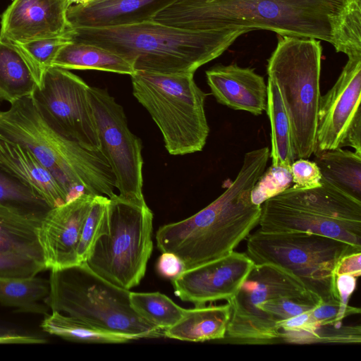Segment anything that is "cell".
<instances>
[{
	"label": "cell",
	"instance_id": "1",
	"mask_svg": "<svg viewBox=\"0 0 361 361\" xmlns=\"http://www.w3.org/2000/svg\"><path fill=\"white\" fill-rule=\"evenodd\" d=\"M343 0H177L152 20L185 29L214 31L231 45L242 35L267 30L332 44Z\"/></svg>",
	"mask_w": 361,
	"mask_h": 361
},
{
	"label": "cell",
	"instance_id": "2",
	"mask_svg": "<svg viewBox=\"0 0 361 361\" xmlns=\"http://www.w3.org/2000/svg\"><path fill=\"white\" fill-rule=\"evenodd\" d=\"M269 150L246 152L236 177L219 197L194 215L161 226L156 234L159 250L179 257L185 270L233 252L259 224L262 207L252 202L251 191L266 169Z\"/></svg>",
	"mask_w": 361,
	"mask_h": 361
},
{
	"label": "cell",
	"instance_id": "3",
	"mask_svg": "<svg viewBox=\"0 0 361 361\" xmlns=\"http://www.w3.org/2000/svg\"><path fill=\"white\" fill-rule=\"evenodd\" d=\"M73 41L95 44L130 61L135 71L195 72L231 45L214 31L181 28L154 20L69 29Z\"/></svg>",
	"mask_w": 361,
	"mask_h": 361
},
{
	"label": "cell",
	"instance_id": "4",
	"mask_svg": "<svg viewBox=\"0 0 361 361\" xmlns=\"http://www.w3.org/2000/svg\"><path fill=\"white\" fill-rule=\"evenodd\" d=\"M0 135L30 150L65 191L68 202L88 194L110 198L116 178L101 150H90L54 130L30 96L0 111Z\"/></svg>",
	"mask_w": 361,
	"mask_h": 361
},
{
	"label": "cell",
	"instance_id": "5",
	"mask_svg": "<svg viewBox=\"0 0 361 361\" xmlns=\"http://www.w3.org/2000/svg\"><path fill=\"white\" fill-rule=\"evenodd\" d=\"M44 300L51 311L64 312L93 326L137 340L164 336V331L131 307L130 290L103 279L85 263L51 270Z\"/></svg>",
	"mask_w": 361,
	"mask_h": 361
},
{
	"label": "cell",
	"instance_id": "6",
	"mask_svg": "<svg viewBox=\"0 0 361 361\" xmlns=\"http://www.w3.org/2000/svg\"><path fill=\"white\" fill-rule=\"evenodd\" d=\"M319 187L290 186L262 205L260 230L304 231L361 248V200L322 178Z\"/></svg>",
	"mask_w": 361,
	"mask_h": 361
},
{
	"label": "cell",
	"instance_id": "7",
	"mask_svg": "<svg viewBox=\"0 0 361 361\" xmlns=\"http://www.w3.org/2000/svg\"><path fill=\"white\" fill-rule=\"evenodd\" d=\"M130 77L133 94L157 125L169 153L202 151L209 133L207 94L197 85L194 73L135 71Z\"/></svg>",
	"mask_w": 361,
	"mask_h": 361
},
{
	"label": "cell",
	"instance_id": "8",
	"mask_svg": "<svg viewBox=\"0 0 361 361\" xmlns=\"http://www.w3.org/2000/svg\"><path fill=\"white\" fill-rule=\"evenodd\" d=\"M277 36V45L267 61V72L277 84L290 118L295 158L307 159L317 147L322 95L321 41Z\"/></svg>",
	"mask_w": 361,
	"mask_h": 361
},
{
	"label": "cell",
	"instance_id": "9",
	"mask_svg": "<svg viewBox=\"0 0 361 361\" xmlns=\"http://www.w3.org/2000/svg\"><path fill=\"white\" fill-rule=\"evenodd\" d=\"M108 214V233L97 238L84 262L109 282L130 290L144 277L152 252L153 214L145 200L114 194Z\"/></svg>",
	"mask_w": 361,
	"mask_h": 361
},
{
	"label": "cell",
	"instance_id": "10",
	"mask_svg": "<svg viewBox=\"0 0 361 361\" xmlns=\"http://www.w3.org/2000/svg\"><path fill=\"white\" fill-rule=\"evenodd\" d=\"M358 252L361 248L322 235L259 229L248 236L245 253L255 264L269 263L287 270L322 302H328L339 301L334 274L338 261Z\"/></svg>",
	"mask_w": 361,
	"mask_h": 361
},
{
	"label": "cell",
	"instance_id": "11",
	"mask_svg": "<svg viewBox=\"0 0 361 361\" xmlns=\"http://www.w3.org/2000/svg\"><path fill=\"white\" fill-rule=\"evenodd\" d=\"M280 297L322 302L287 270L269 263L255 264L235 294L227 300L231 316L224 338L234 343L276 341L257 307L266 300Z\"/></svg>",
	"mask_w": 361,
	"mask_h": 361
},
{
	"label": "cell",
	"instance_id": "12",
	"mask_svg": "<svg viewBox=\"0 0 361 361\" xmlns=\"http://www.w3.org/2000/svg\"><path fill=\"white\" fill-rule=\"evenodd\" d=\"M90 86L68 70L50 67L31 97L45 121L65 137L90 150L100 144Z\"/></svg>",
	"mask_w": 361,
	"mask_h": 361
},
{
	"label": "cell",
	"instance_id": "13",
	"mask_svg": "<svg viewBox=\"0 0 361 361\" xmlns=\"http://www.w3.org/2000/svg\"><path fill=\"white\" fill-rule=\"evenodd\" d=\"M89 92L100 150L114 173L119 195L145 200L140 140L130 130L123 107L106 90L90 86Z\"/></svg>",
	"mask_w": 361,
	"mask_h": 361
},
{
	"label": "cell",
	"instance_id": "14",
	"mask_svg": "<svg viewBox=\"0 0 361 361\" xmlns=\"http://www.w3.org/2000/svg\"><path fill=\"white\" fill-rule=\"evenodd\" d=\"M360 95L361 56H350L335 84L321 95L316 149L348 146L361 154Z\"/></svg>",
	"mask_w": 361,
	"mask_h": 361
},
{
	"label": "cell",
	"instance_id": "15",
	"mask_svg": "<svg viewBox=\"0 0 361 361\" xmlns=\"http://www.w3.org/2000/svg\"><path fill=\"white\" fill-rule=\"evenodd\" d=\"M246 253L231 252L216 260L185 270L171 279L174 293L195 307L233 297L254 267Z\"/></svg>",
	"mask_w": 361,
	"mask_h": 361
},
{
	"label": "cell",
	"instance_id": "16",
	"mask_svg": "<svg viewBox=\"0 0 361 361\" xmlns=\"http://www.w3.org/2000/svg\"><path fill=\"white\" fill-rule=\"evenodd\" d=\"M95 195L84 194L51 208L37 231L46 269L80 264L78 247L84 222Z\"/></svg>",
	"mask_w": 361,
	"mask_h": 361
},
{
	"label": "cell",
	"instance_id": "17",
	"mask_svg": "<svg viewBox=\"0 0 361 361\" xmlns=\"http://www.w3.org/2000/svg\"><path fill=\"white\" fill-rule=\"evenodd\" d=\"M70 6L68 0H13L1 15L0 35L16 44L63 36Z\"/></svg>",
	"mask_w": 361,
	"mask_h": 361
},
{
	"label": "cell",
	"instance_id": "18",
	"mask_svg": "<svg viewBox=\"0 0 361 361\" xmlns=\"http://www.w3.org/2000/svg\"><path fill=\"white\" fill-rule=\"evenodd\" d=\"M205 73L211 93L219 104L255 116L266 110L267 84L255 69L235 63L219 64Z\"/></svg>",
	"mask_w": 361,
	"mask_h": 361
},
{
	"label": "cell",
	"instance_id": "19",
	"mask_svg": "<svg viewBox=\"0 0 361 361\" xmlns=\"http://www.w3.org/2000/svg\"><path fill=\"white\" fill-rule=\"evenodd\" d=\"M177 0H92L71 5L67 10L69 29L102 27L152 20Z\"/></svg>",
	"mask_w": 361,
	"mask_h": 361
},
{
	"label": "cell",
	"instance_id": "20",
	"mask_svg": "<svg viewBox=\"0 0 361 361\" xmlns=\"http://www.w3.org/2000/svg\"><path fill=\"white\" fill-rule=\"evenodd\" d=\"M0 168L42 197L51 208L68 202L65 191L30 150L1 135Z\"/></svg>",
	"mask_w": 361,
	"mask_h": 361
},
{
	"label": "cell",
	"instance_id": "21",
	"mask_svg": "<svg viewBox=\"0 0 361 361\" xmlns=\"http://www.w3.org/2000/svg\"><path fill=\"white\" fill-rule=\"evenodd\" d=\"M230 316L228 303L185 309L178 322L164 330V336L191 342L224 339Z\"/></svg>",
	"mask_w": 361,
	"mask_h": 361
},
{
	"label": "cell",
	"instance_id": "22",
	"mask_svg": "<svg viewBox=\"0 0 361 361\" xmlns=\"http://www.w3.org/2000/svg\"><path fill=\"white\" fill-rule=\"evenodd\" d=\"M51 67L66 70H96L131 75L133 64L124 57L102 47L70 41L58 51Z\"/></svg>",
	"mask_w": 361,
	"mask_h": 361
},
{
	"label": "cell",
	"instance_id": "23",
	"mask_svg": "<svg viewBox=\"0 0 361 361\" xmlns=\"http://www.w3.org/2000/svg\"><path fill=\"white\" fill-rule=\"evenodd\" d=\"M37 82L23 52L0 35V100L10 104L32 95Z\"/></svg>",
	"mask_w": 361,
	"mask_h": 361
},
{
	"label": "cell",
	"instance_id": "24",
	"mask_svg": "<svg viewBox=\"0 0 361 361\" xmlns=\"http://www.w3.org/2000/svg\"><path fill=\"white\" fill-rule=\"evenodd\" d=\"M313 154L323 179L361 200V154L336 148L316 149Z\"/></svg>",
	"mask_w": 361,
	"mask_h": 361
},
{
	"label": "cell",
	"instance_id": "25",
	"mask_svg": "<svg viewBox=\"0 0 361 361\" xmlns=\"http://www.w3.org/2000/svg\"><path fill=\"white\" fill-rule=\"evenodd\" d=\"M266 111L271 127L269 158L273 166H290L296 159L290 118L276 82L268 77Z\"/></svg>",
	"mask_w": 361,
	"mask_h": 361
},
{
	"label": "cell",
	"instance_id": "26",
	"mask_svg": "<svg viewBox=\"0 0 361 361\" xmlns=\"http://www.w3.org/2000/svg\"><path fill=\"white\" fill-rule=\"evenodd\" d=\"M40 223L0 207V250L24 255L44 264L37 237Z\"/></svg>",
	"mask_w": 361,
	"mask_h": 361
},
{
	"label": "cell",
	"instance_id": "27",
	"mask_svg": "<svg viewBox=\"0 0 361 361\" xmlns=\"http://www.w3.org/2000/svg\"><path fill=\"white\" fill-rule=\"evenodd\" d=\"M49 281L34 276L0 278V303L18 312L47 314L44 300L49 293Z\"/></svg>",
	"mask_w": 361,
	"mask_h": 361
},
{
	"label": "cell",
	"instance_id": "28",
	"mask_svg": "<svg viewBox=\"0 0 361 361\" xmlns=\"http://www.w3.org/2000/svg\"><path fill=\"white\" fill-rule=\"evenodd\" d=\"M41 328L47 333L64 339L84 343H123L133 338L93 326L75 317L51 311L45 315Z\"/></svg>",
	"mask_w": 361,
	"mask_h": 361
},
{
	"label": "cell",
	"instance_id": "29",
	"mask_svg": "<svg viewBox=\"0 0 361 361\" xmlns=\"http://www.w3.org/2000/svg\"><path fill=\"white\" fill-rule=\"evenodd\" d=\"M0 207L39 221L51 209L42 197L1 168Z\"/></svg>",
	"mask_w": 361,
	"mask_h": 361
},
{
	"label": "cell",
	"instance_id": "30",
	"mask_svg": "<svg viewBox=\"0 0 361 361\" xmlns=\"http://www.w3.org/2000/svg\"><path fill=\"white\" fill-rule=\"evenodd\" d=\"M130 301L142 319L163 331L178 322L185 310L159 292H130Z\"/></svg>",
	"mask_w": 361,
	"mask_h": 361
},
{
	"label": "cell",
	"instance_id": "31",
	"mask_svg": "<svg viewBox=\"0 0 361 361\" xmlns=\"http://www.w3.org/2000/svg\"><path fill=\"white\" fill-rule=\"evenodd\" d=\"M337 52L361 56V0H343L333 32Z\"/></svg>",
	"mask_w": 361,
	"mask_h": 361
},
{
	"label": "cell",
	"instance_id": "32",
	"mask_svg": "<svg viewBox=\"0 0 361 361\" xmlns=\"http://www.w3.org/2000/svg\"><path fill=\"white\" fill-rule=\"evenodd\" d=\"M279 339L295 344L360 343V326L307 324L293 331H280Z\"/></svg>",
	"mask_w": 361,
	"mask_h": 361
},
{
	"label": "cell",
	"instance_id": "33",
	"mask_svg": "<svg viewBox=\"0 0 361 361\" xmlns=\"http://www.w3.org/2000/svg\"><path fill=\"white\" fill-rule=\"evenodd\" d=\"M71 41L68 32L60 37L32 40L16 44L26 57L37 86L44 72L50 67L60 49Z\"/></svg>",
	"mask_w": 361,
	"mask_h": 361
},
{
	"label": "cell",
	"instance_id": "34",
	"mask_svg": "<svg viewBox=\"0 0 361 361\" xmlns=\"http://www.w3.org/2000/svg\"><path fill=\"white\" fill-rule=\"evenodd\" d=\"M109 198L95 195L83 224L78 247L80 263L84 262L97 238L107 234L109 227L108 205Z\"/></svg>",
	"mask_w": 361,
	"mask_h": 361
},
{
	"label": "cell",
	"instance_id": "35",
	"mask_svg": "<svg viewBox=\"0 0 361 361\" xmlns=\"http://www.w3.org/2000/svg\"><path fill=\"white\" fill-rule=\"evenodd\" d=\"M292 183L290 166L271 165L255 183L251 191V201L262 205L268 199L290 188Z\"/></svg>",
	"mask_w": 361,
	"mask_h": 361
},
{
	"label": "cell",
	"instance_id": "36",
	"mask_svg": "<svg viewBox=\"0 0 361 361\" xmlns=\"http://www.w3.org/2000/svg\"><path fill=\"white\" fill-rule=\"evenodd\" d=\"M360 308L342 305L338 300L320 302L308 311L307 324L315 325H340L348 316L360 313Z\"/></svg>",
	"mask_w": 361,
	"mask_h": 361
},
{
	"label": "cell",
	"instance_id": "37",
	"mask_svg": "<svg viewBox=\"0 0 361 361\" xmlns=\"http://www.w3.org/2000/svg\"><path fill=\"white\" fill-rule=\"evenodd\" d=\"M46 269L44 264L28 257L0 250V278H25Z\"/></svg>",
	"mask_w": 361,
	"mask_h": 361
},
{
	"label": "cell",
	"instance_id": "38",
	"mask_svg": "<svg viewBox=\"0 0 361 361\" xmlns=\"http://www.w3.org/2000/svg\"><path fill=\"white\" fill-rule=\"evenodd\" d=\"M290 171L294 186L310 188L322 185V175L314 161L297 159L290 165Z\"/></svg>",
	"mask_w": 361,
	"mask_h": 361
},
{
	"label": "cell",
	"instance_id": "39",
	"mask_svg": "<svg viewBox=\"0 0 361 361\" xmlns=\"http://www.w3.org/2000/svg\"><path fill=\"white\" fill-rule=\"evenodd\" d=\"M157 273L162 277L173 279L185 271L181 259L170 252H162L156 264Z\"/></svg>",
	"mask_w": 361,
	"mask_h": 361
},
{
	"label": "cell",
	"instance_id": "40",
	"mask_svg": "<svg viewBox=\"0 0 361 361\" xmlns=\"http://www.w3.org/2000/svg\"><path fill=\"white\" fill-rule=\"evenodd\" d=\"M361 252H353L343 256L334 269V276L352 275L358 278L361 274Z\"/></svg>",
	"mask_w": 361,
	"mask_h": 361
},
{
	"label": "cell",
	"instance_id": "41",
	"mask_svg": "<svg viewBox=\"0 0 361 361\" xmlns=\"http://www.w3.org/2000/svg\"><path fill=\"white\" fill-rule=\"evenodd\" d=\"M357 279L348 274L335 276V286L338 298L342 305H348L349 298L356 288Z\"/></svg>",
	"mask_w": 361,
	"mask_h": 361
},
{
	"label": "cell",
	"instance_id": "42",
	"mask_svg": "<svg viewBox=\"0 0 361 361\" xmlns=\"http://www.w3.org/2000/svg\"><path fill=\"white\" fill-rule=\"evenodd\" d=\"M92 0H68L71 5L72 4H85L91 1Z\"/></svg>",
	"mask_w": 361,
	"mask_h": 361
},
{
	"label": "cell",
	"instance_id": "43",
	"mask_svg": "<svg viewBox=\"0 0 361 361\" xmlns=\"http://www.w3.org/2000/svg\"><path fill=\"white\" fill-rule=\"evenodd\" d=\"M207 1H215V0H206Z\"/></svg>",
	"mask_w": 361,
	"mask_h": 361
},
{
	"label": "cell",
	"instance_id": "44",
	"mask_svg": "<svg viewBox=\"0 0 361 361\" xmlns=\"http://www.w3.org/2000/svg\"><path fill=\"white\" fill-rule=\"evenodd\" d=\"M1 101L0 100V105H1Z\"/></svg>",
	"mask_w": 361,
	"mask_h": 361
}]
</instances>
